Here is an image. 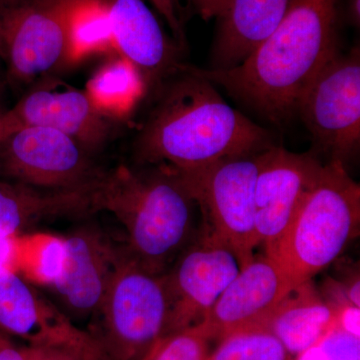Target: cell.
Returning <instances> with one entry per match:
<instances>
[{"label": "cell", "instance_id": "cell-8", "mask_svg": "<svg viewBox=\"0 0 360 360\" xmlns=\"http://www.w3.org/2000/svg\"><path fill=\"white\" fill-rule=\"evenodd\" d=\"M94 156L58 130L20 127L0 139V179L41 191L82 188L94 184L105 170Z\"/></svg>", "mask_w": 360, "mask_h": 360}, {"label": "cell", "instance_id": "cell-18", "mask_svg": "<svg viewBox=\"0 0 360 360\" xmlns=\"http://www.w3.org/2000/svg\"><path fill=\"white\" fill-rule=\"evenodd\" d=\"M96 184L70 191H41L0 179V238L20 236L33 225L60 217H90L96 213Z\"/></svg>", "mask_w": 360, "mask_h": 360}, {"label": "cell", "instance_id": "cell-31", "mask_svg": "<svg viewBox=\"0 0 360 360\" xmlns=\"http://www.w3.org/2000/svg\"><path fill=\"white\" fill-rule=\"evenodd\" d=\"M6 108H4V105H2L1 101H0V116L2 115V113L6 111Z\"/></svg>", "mask_w": 360, "mask_h": 360}, {"label": "cell", "instance_id": "cell-4", "mask_svg": "<svg viewBox=\"0 0 360 360\" xmlns=\"http://www.w3.org/2000/svg\"><path fill=\"white\" fill-rule=\"evenodd\" d=\"M360 229V186L345 165L331 160L298 206L269 257L295 286L311 281L340 257Z\"/></svg>", "mask_w": 360, "mask_h": 360}, {"label": "cell", "instance_id": "cell-29", "mask_svg": "<svg viewBox=\"0 0 360 360\" xmlns=\"http://www.w3.org/2000/svg\"><path fill=\"white\" fill-rule=\"evenodd\" d=\"M196 11L205 20L219 18L224 11L229 0H193Z\"/></svg>", "mask_w": 360, "mask_h": 360}, {"label": "cell", "instance_id": "cell-22", "mask_svg": "<svg viewBox=\"0 0 360 360\" xmlns=\"http://www.w3.org/2000/svg\"><path fill=\"white\" fill-rule=\"evenodd\" d=\"M65 248L63 238L53 236H20L18 274L30 283L49 285L60 274Z\"/></svg>", "mask_w": 360, "mask_h": 360}, {"label": "cell", "instance_id": "cell-28", "mask_svg": "<svg viewBox=\"0 0 360 360\" xmlns=\"http://www.w3.org/2000/svg\"><path fill=\"white\" fill-rule=\"evenodd\" d=\"M30 349L27 345L18 347L0 331V360H28Z\"/></svg>", "mask_w": 360, "mask_h": 360}, {"label": "cell", "instance_id": "cell-14", "mask_svg": "<svg viewBox=\"0 0 360 360\" xmlns=\"http://www.w3.org/2000/svg\"><path fill=\"white\" fill-rule=\"evenodd\" d=\"M63 241V267L49 288L71 319L96 316L115 272L120 245L94 222L75 227Z\"/></svg>", "mask_w": 360, "mask_h": 360}, {"label": "cell", "instance_id": "cell-2", "mask_svg": "<svg viewBox=\"0 0 360 360\" xmlns=\"http://www.w3.org/2000/svg\"><path fill=\"white\" fill-rule=\"evenodd\" d=\"M338 0H291L274 33L243 61L229 70H189L257 110L283 122L317 73L340 52Z\"/></svg>", "mask_w": 360, "mask_h": 360}, {"label": "cell", "instance_id": "cell-16", "mask_svg": "<svg viewBox=\"0 0 360 360\" xmlns=\"http://www.w3.org/2000/svg\"><path fill=\"white\" fill-rule=\"evenodd\" d=\"M116 53L139 70L148 90L181 70L180 46L163 32L146 0H104Z\"/></svg>", "mask_w": 360, "mask_h": 360}, {"label": "cell", "instance_id": "cell-6", "mask_svg": "<svg viewBox=\"0 0 360 360\" xmlns=\"http://www.w3.org/2000/svg\"><path fill=\"white\" fill-rule=\"evenodd\" d=\"M265 150L180 172L198 203L203 226L233 251L240 267L255 257L258 246L255 189Z\"/></svg>", "mask_w": 360, "mask_h": 360}, {"label": "cell", "instance_id": "cell-17", "mask_svg": "<svg viewBox=\"0 0 360 360\" xmlns=\"http://www.w3.org/2000/svg\"><path fill=\"white\" fill-rule=\"evenodd\" d=\"M291 0H229L219 16L212 70H229L246 60L276 30Z\"/></svg>", "mask_w": 360, "mask_h": 360}, {"label": "cell", "instance_id": "cell-27", "mask_svg": "<svg viewBox=\"0 0 360 360\" xmlns=\"http://www.w3.org/2000/svg\"><path fill=\"white\" fill-rule=\"evenodd\" d=\"M28 360H86L77 352L61 347H32Z\"/></svg>", "mask_w": 360, "mask_h": 360}, {"label": "cell", "instance_id": "cell-13", "mask_svg": "<svg viewBox=\"0 0 360 360\" xmlns=\"http://www.w3.org/2000/svg\"><path fill=\"white\" fill-rule=\"evenodd\" d=\"M295 285L274 258L253 257L225 288L200 326L208 340L262 329Z\"/></svg>", "mask_w": 360, "mask_h": 360}, {"label": "cell", "instance_id": "cell-23", "mask_svg": "<svg viewBox=\"0 0 360 360\" xmlns=\"http://www.w3.org/2000/svg\"><path fill=\"white\" fill-rule=\"evenodd\" d=\"M290 354L266 330H246L222 338L206 360H288Z\"/></svg>", "mask_w": 360, "mask_h": 360}, {"label": "cell", "instance_id": "cell-10", "mask_svg": "<svg viewBox=\"0 0 360 360\" xmlns=\"http://www.w3.org/2000/svg\"><path fill=\"white\" fill-rule=\"evenodd\" d=\"M239 270L233 251L201 225L165 274L170 304L165 336L200 323Z\"/></svg>", "mask_w": 360, "mask_h": 360}, {"label": "cell", "instance_id": "cell-19", "mask_svg": "<svg viewBox=\"0 0 360 360\" xmlns=\"http://www.w3.org/2000/svg\"><path fill=\"white\" fill-rule=\"evenodd\" d=\"M348 309L324 302L309 281L284 298L260 330L276 336L290 356H300L316 347Z\"/></svg>", "mask_w": 360, "mask_h": 360}, {"label": "cell", "instance_id": "cell-1", "mask_svg": "<svg viewBox=\"0 0 360 360\" xmlns=\"http://www.w3.org/2000/svg\"><path fill=\"white\" fill-rule=\"evenodd\" d=\"M158 90L134 141L137 165L163 163L186 172L276 146L269 130L231 108L187 65Z\"/></svg>", "mask_w": 360, "mask_h": 360}, {"label": "cell", "instance_id": "cell-3", "mask_svg": "<svg viewBox=\"0 0 360 360\" xmlns=\"http://www.w3.org/2000/svg\"><path fill=\"white\" fill-rule=\"evenodd\" d=\"M94 206L96 213H111L118 220L125 250L158 274L169 269L202 225L184 177L163 163L104 170L94 188Z\"/></svg>", "mask_w": 360, "mask_h": 360}, {"label": "cell", "instance_id": "cell-5", "mask_svg": "<svg viewBox=\"0 0 360 360\" xmlns=\"http://www.w3.org/2000/svg\"><path fill=\"white\" fill-rule=\"evenodd\" d=\"M170 304L165 274L150 271L123 245L89 333L108 360H143L165 335Z\"/></svg>", "mask_w": 360, "mask_h": 360}, {"label": "cell", "instance_id": "cell-25", "mask_svg": "<svg viewBox=\"0 0 360 360\" xmlns=\"http://www.w3.org/2000/svg\"><path fill=\"white\" fill-rule=\"evenodd\" d=\"M343 317L316 347L321 350L324 360H359V333L356 335V333L345 326Z\"/></svg>", "mask_w": 360, "mask_h": 360}, {"label": "cell", "instance_id": "cell-12", "mask_svg": "<svg viewBox=\"0 0 360 360\" xmlns=\"http://www.w3.org/2000/svg\"><path fill=\"white\" fill-rule=\"evenodd\" d=\"M58 130L96 155L115 134V122L101 115L84 90L60 82H40L0 116V139L14 129Z\"/></svg>", "mask_w": 360, "mask_h": 360}, {"label": "cell", "instance_id": "cell-24", "mask_svg": "<svg viewBox=\"0 0 360 360\" xmlns=\"http://www.w3.org/2000/svg\"><path fill=\"white\" fill-rule=\"evenodd\" d=\"M210 340L200 324L165 336L143 360H206Z\"/></svg>", "mask_w": 360, "mask_h": 360}, {"label": "cell", "instance_id": "cell-30", "mask_svg": "<svg viewBox=\"0 0 360 360\" xmlns=\"http://www.w3.org/2000/svg\"><path fill=\"white\" fill-rule=\"evenodd\" d=\"M348 15L352 25L359 26L360 0H348Z\"/></svg>", "mask_w": 360, "mask_h": 360}, {"label": "cell", "instance_id": "cell-15", "mask_svg": "<svg viewBox=\"0 0 360 360\" xmlns=\"http://www.w3.org/2000/svg\"><path fill=\"white\" fill-rule=\"evenodd\" d=\"M323 165L309 153L274 146L264 153L255 189L258 246L269 255L278 243Z\"/></svg>", "mask_w": 360, "mask_h": 360}, {"label": "cell", "instance_id": "cell-9", "mask_svg": "<svg viewBox=\"0 0 360 360\" xmlns=\"http://www.w3.org/2000/svg\"><path fill=\"white\" fill-rule=\"evenodd\" d=\"M296 111L319 148L345 165L360 146V51L338 54L317 73Z\"/></svg>", "mask_w": 360, "mask_h": 360}, {"label": "cell", "instance_id": "cell-26", "mask_svg": "<svg viewBox=\"0 0 360 360\" xmlns=\"http://www.w3.org/2000/svg\"><path fill=\"white\" fill-rule=\"evenodd\" d=\"M150 2L172 30L175 42L181 46L186 42V35L181 20L180 0H150Z\"/></svg>", "mask_w": 360, "mask_h": 360}, {"label": "cell", "instance_id": "cell-7", "mask_svg": "<svg viewBox=\"0 0 360 360\" xmlns=\"http://www.w3.org/2000/svg\"><path fill=\"white\" fill-rule=\"evenodd\" d=\"M68 0H0V63L14 84L65 68Z\"/></svg>", "mask_w": 360, "mask_h": 360}, {"label": "cell", "instance_id": "cell-21", "mask_svg": "<svg viewBox=\"0 0 360 360\" xmlns=\"http://www.w3.org/2000/svg\"><path fill=\"white\" fill-rule=\"evenodd\" d=\"M116 53L104 0H68V51L66 65L96 56Z\"/></svg>", "mask_w": 360, "mask_h": 360}, {"label": "cell", "instance_id": "cell-11", "mask_svg": "<svg viewBox=\"0 0 360 360\" xmlns=\"http://www.w3.org/2000/svg\"><path fill=\"white\" fill-rule=\"evenodd\" d=\"M0 329L27 347L66 348L86 360H108L89 330L75 326L60 307L11 270L0 269Z\"/></svg>", "mask_w": 360, "mask_h": 360}, {"label": "cell", "instance_id": "cell-20", "mask_svg": "<svg viewBox=\"0 0 360 360\" xmlns=\"http://www.w3.org/2000/svg\"><path fill=\"white\" fill-rule=\"evenodd\" d=\"M84 92L101 115L115 122L129 117L149 90L139 70L115 53L92 73Z\"/></svg>", "mask_w": 360, "mask_h": 360}]
</instances>
